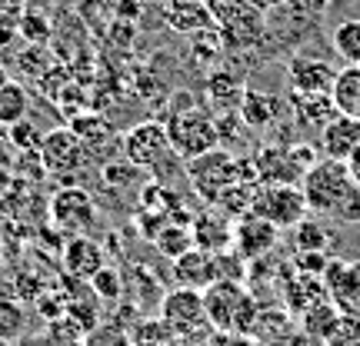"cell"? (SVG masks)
Wrapping results in <instances>:
<instances>
[{
    "instance_id": "7a4b0ae2",
    "label": "cell",
    "mask_w": 360,
    "mask_h": 346,
    "mask_svg": "<svg viewBox=\"0 0 360 346\" xmlns=\"http://www.w3.org/2000/svg\"><path fill=\"white\" fill-rule=\"evenodd\" d=\"M204 310H207V323L227 336H250L254 323L260 317L257 296L250 293L244 283L233 280H217L214 286H207Z\"/></svg>"
},
{
    "instance_id": "ab89813d",
    "label": "cell",
    "mask_w": 360,
    "mask_h": 346,
    "mask_svg": "<svg viewBox=\"0 0 360 346\" xmlns=\"http://www.w3.org/2000/svg\"><path fill=\"white\" fill-rule=\"evenodd\" d=\"M254 7H270V4H281V0H250Z\"/></svg>"
},
{
    "instance_id": "d590c367",
    "label": "cell",
    "mask_w": 360,
    "mask_h": 346,
    "mask_svg": "<svg viewBox=\"0 0 360 346\" xmlns=\"http://www.w3.org/2000/svg\"><path fill=\"white\" fill-rule=\"evenodd\" d=\"M20 37L27 44H44L51 37V20L44 13H20Z\"/></svg>"
},
{
    "instance_id": "e0dca14e",
    "label": "cell",
    "mask_w": 360,
    "mask_h": 346,
    "mask_svg": "<svg viewBox=\"0 0 360 346\" xmlns=\"http://www.w3.org/2000/svg\"><path fill=\"white\" fill-rule=\"evenodd\" d=\"M244 80L227 74V70H214L204 84V97H207V110L214 117H233L240 110L244 100Z\"/></svg>"
},
{
    "instance_id": "4fadbf2b",
    "label": "cell",
    "mask_w": 360,
    "mask_h": 346,
    "mask_svg": "<svg viewBox=\"0 0 360 346\" xmlns=\"http://www.w3.org/2000/svg\"><path fill=\"white\" fill-rule=\"evenodd\" d=\"M170 263H174V267H170L174 283H177V286H187V290H200V293H204L207 286H214V283L220 280L217 253H207L200 246L187 250L184 257L170 260Z\"/></svg>"
},
{
    "instance_id": "44dd1931",
    "label": "cell",
    "mask_w": 360,
    "mask_h": 346,
    "mask_svg": "<svg viewBox=\"0 0 360 346\" xmlns=\"http://www.w3.org/2000/svg\"><path fill=\"white\" fill-rule=\"evenodd\" d=\"M287 103H290V110H294L297 124L307 130H317V133L323 130L327 120L337 117V107H334V100H330V93H290Z\"/></svg>"
},
{
    "instance_id": "484cf974",
    "label": "cell",
    "mask_w": 360,
    "mask_h": 346,
    "mask_svg": "<svg viewBox=\"0 0 360 346\" xmlns=\"http://www.w3.org/2000/svg\"><path fill=\"white\" fill-rule=\"evenodd\" d=\"M290 230H294L290 233L294 253H327V246L334 244V233L314 217H304L297 227H290Z\"/></svg>"
},
{
    "instance_id": "9c48e42d",
    "label": "cell",
    "mask_w": 360,
    "mask_h": 346,
    "mask_svg": "<svg viewBox=\"0 0 360 346\" xmlns=\"http://www.w3.org/2000/svg\"><path fill=\"white\" fill-rule=\"evenodd\" d=\"M37 160L51 177H70V173H77V170L84 167L87 150H84V143L70 133V127H57V130H47V133H44Z\"/></svg>"
},
{
    "instance_id": "ac0fdd59",
    "label": "cell",
    "mask_w": 360,
    "mask_h": 346,
    "mask_svg": "<svg viewBox=\"0 0 360 346\" xmlns=\"http://www.w3.org/2000/svg\"><path fill=\"white\" fill-rule=\"evenodd\" d=\"M360 147V120L347 114H337L321 130V154L327 160H347Z\"/></svg>"
},
{
    "instance_id": "7402d4cb",
    "label": "cell",
    "mask_w": 360,
    "mask_h": 346,
    "mask_svg": "<svg viewBox=\"0 0 360 346\" xmlns=\"http://www.w3.org/2000/svg\"><path fill=\"white\" fill-rule=\"evenodd\" d=\"M254 340L260 346H290L294 343V323L287 310H260L257 323H254Z\"/></svg>"
},
{
    "instance_id": "6da1fadb",
    "label": "cell",
    "mask_w": 360,
    "mask_h": 346,
    "mask_svg": "<svg viewBox=\"0 0 360 346\" xmlns=\"http://www.w3.org/2000/svg\"><path fill=\"white\" fill-rule=\"evenodd\" d=\"M300 190L307 200V210L317 217L344 220V223H360V187L347 173L344 160H317L304 173Z\"/></svg>"
},
{
    "instance_id": "74e56055",
    "label": "cell",
    "mask_w": 360,
    "mask_h": 346,
    "mask_svg": "<svg viewBox=\"0 0 360 346\" xmlns=\"http://www.w3.org/2000/svg\"><path fill=\"white\" fill-rule=\"evenodd\" d=\"M327 263H330V257H327V253H297V257H294L297 273H304V277H323Z\"/></svg>"
},
{
    "instance_id": "60d3db41",
    "label": "cell",
    "mask_w": 360,
    "mask_h": 346,
    "mask_svg": "<svg viewBox=\"0 0 360 346\" xmlns=\"http://www.w3.org/2000/svg\"><path fill=\"white\" fill-rule=\"evenodd\" d=\"M4 267H7V263H4V246H0V280H4Z\"/></svg>"
},
{
    "instance_id": "d6986e66",
    "label": "cell",
    "mask_w": 360,
    "mask_h": 346,
    "mask_svg": "<svg viewBox=\"0 0 360 346\" xmlns=\"http://www.w3.org/2000/svg\"><path fill=\"white\" fill-rule=\"evenodd\" d=\"M283 114V100L277 97V93H267V90H244V100H240V110H237V117H240V124L250 130H267L274 127L277 120H281Z\"/></svg>"
},
{
    "instance_id": "f35d334b",
    "label": "cell",
    "mask_w": 360,
    "mask_h": 346,
    "mask_svg": "<svg viewBox=\"0 0 360 346\" xmlns=\"http://www.w3.org/2000/svg\"><path fill=\"white\" fill-rule=\"evenodd\" d=\"M344 164H347V173H350V177H354V183H357V187H360V147H357V150H354V154L347 157V160H344Z\"/></svg>"
},
{
    "instance_id": "cb8c5ba5",
    "label": "cell",
    "mask_w": 360,
    "mask_h": 346,
    "mask_svg": "<svg viewBox=\"0 0 360 346\" xmlns=\"http://www.w3.org/2000/svg\"><path fill=\"white\" fill-rule=\"evenodd\" d=\"M300 317H304V333L314 336V340H321V343H327V340L337 333L340 320H344V313H340V310H337L330 300L314 303V307L304 310Z\"/></svg>"
},
{
    "instance_id": "8d00e7d4",
    "label": "cell",
    "mask_w": 360,
    "mask_h": 346,
    "mask_svg": "<svg viewBox=\"0 0 360 346\" xmlns=\"http://www.w3.org/2000/svg\"><path fill=\"white\" fill-rule=\"evenodd\" d=\"M17 37H20V13L11 7H0V51L11 47Z\"/></svg>"
},
{
    "instance_id": "836d02e7",
    "label": "cell",
    "mask_w": 360,
    "mask_h": 346,
    "mask_svg": "<svg viewBox=\"0 0 360 346\" xmlns=\"http://www.w3.org/2000/svg\"><path fill=\"white\" fill-rule=\"evenodd\" d=\"M11 130V143L20 150V154H37L40 150V143H44V133H40L30 120H20V124H13Z\"/></svg>"
},
{
    "instance_id": "d6a6232c",
    "label": "cell",
    "mask_w": 360,
    "mask_h": 346,
    "mask_svg": "<svg viewBox=\"0 0 360 346\" xmlns=\"http://www.w3.org/2000/svg\"><path fill=\"white\" fill-rule=\"evenodd\" d=\"M207 11H210V17H214V24L224 27V24H231V20H237L244 11H250L254 4L250 0H200Z\"/></svg>"
},
{
    "instance_id": "d4e9b609",
    "label": "cell",
    "mask_w": 360,
    "mask_h": 346,
    "mask_svg": "<svg viewBox=\"0 0 360 346\" xmlns=\"http://www.w3.org/2000/svg\"><path fill=\"white\" fill-rule=\"evenodd\" d=\"M70 133L84 143L87 154H94V150H101V147H107L114 140V130H110V124L101 114H77L70 120Z\"/></svg>"
},
{
    "instance_id": "277c9868",
    "label": "cell",
    "mask_w": 360,
    "mask_h": 346,
    "mask_svg": "<svg viewBox=\"0 0 360 346\" xmlns=\"http://www.w3.org/2000/svg\"><path fill=\"white\" fill-rule=\"evenodd\" d=\"M167 127L170 150L177 160H193L200 154H210L220 147V124L217 117L210 114L207 107H184V110H170V117L164 120Z\"/></svg>"
},
{
    "instance_id": "7c38bea8",
    "label": "cell",
    "mask_w": 360,
    "mask_h": 346,
    "mask_svg": "<svg viewBox=\"0 0 360 346\" xmlns=\"http://www.w3.org/2000/svg\"><path fill=\"white\" fill-rule=\"evenodd\" d=\"M281 240V230L267 223V220L254 217V213H247L233 223V246H237V257L240 260H250V263H257L264 260L277 246Z\"/></svg>"
},
{
    "instance_id": "ffe728a7",
    "label": "cell",
    "mask_w": 360,
    "mask_h": 346,
    "mask_svg": "<svg viewBox=\"0 0 360 346\" xmlns=\"http://www.w3.org/2000/svg\"><path fill=\"white\" fill-rule=\"evenodd\" d=\"M164 20H167L170 30L177 34H200V30H214V17L200 0H164Z\"/></svg>"
},
{
    "instance_id": "4316f807",
    "label": "cell",
    "mask_w": 360,
    "mask_h": 346,
    "mask_svg": "<svg viewBox=\"0 0 360 346\" xmlns=\"http://www.w3.org/2000/svg\"><path fill=\"white\" fill-rule=\"evenodd\" d=\"M27 110H30V93H27L24 84L17 80H7L0 87V127H13L27 120Z\"/></svg>"
},
{
    "instance_id": "5bb4252c",
    "label": "cell",
    "mask_w": 360,
    "mask_h": 346,
    "mask_svg": "<svg viewBox=\"0 0 360 346\" xmlns=\"http://www.w3.org/2000/svg\"><path fill=\"white\" fill-rule=\"evenodd\" d=\"M334 77H337V70L327 64V60L304 57V53H294V57L287 60L290 93H330Z\"/></svg>"
},
{
    "instance_id": "e575fe53",
    "label": "cell",
    "mask_w": 360,
    "mask_h": 346,
    "mask_svg": "<svg viewBox=\"0 0 360 346\" xmlns=\"http://www.w3.org/2000/svg\"><path fill=\"white\" fill-rule=\"evenodd\" d=\"M170 220H174L170 217V210H150V206H143L141 217H137V230H141L143 240H150V244H154V237L167 227Z\"/></svg>"
},
{
    "instance_id": "3957f363",
    "label": "cell",
    "mask_w": 360,
    "mask_h": 346,
    "mask_svg": "<svg viewBox=\"0 0 360 346\" xmlns=\"http://www.w3.org/2000/svg\"><path fill=\"white\" fill-rule=\"evenodd\" d=\"M184 173L191 180V187L197 190V197H204L207 204H217V197L227 187H233L237 180H250V183H257L254 177V164L250 160H240V157H233L231 150H210V154H200L193 157V160H184Z\"/></svg>"
},
{
    "instance_id": "b9f144b4",
    "label": "cell",
    "mask_w": 360,
    "mask_h": 346,
    "mask_svg": "<svg viewBox=\"0 0 360 346\" xmlns=\"http://www.w3.org/2000/svg\"><path fill=\"white\" fill-rule=\"evenodd\" d=\"M7 80H11V77H7V70H4V67H0V87H4V84H7Z\"/></svg>"
},
{
    "instance_id": "7bdbcfd3",
    "label": "cell",
    "mask_w": 360,
    "mask_h": 346,
    "mask_svg": "<svg viewBox=\"0 0 360 346\" xmlns=\"http://www.w3.org/2000/svg\"><path fill=\"white\" fill-rule=\"evenodd\" d=\"M0 346H7V343H4V340H0Z\"/></svg>"
},
{
    "instance_id": "8fae6325",
    "label": "cell",
    "mask_w": 360,
    "mask_h": 346,
    "mask_svg": "<svg viewBox=\"0 0 360 346\" xmlns=\"http://www.w3.org/2000/svg\"><path fill=\"white\" fill-rule=\"evenodd\" d=\"M323 290L344 317H360V267L347 260H330L323 270Z\"/></svg>"
},
{
    "instance_id": "5b68a950",
    "label": "cell",
    "mask_w": 360,
    "mask_h": 346,
    "mask_svg": "<svg viewBox=\"0 0 360 346\" xmlns=\"http://www.w3.org/2000/svg\"><path fill=\"white\" fill-rule=\"evenodd\" d=\"M250 164H254L257 183H290V187H300L304 173L317 164V150L314 147H260Z\"/></svg>"
},
{
    "instance_id": "603a6c76",
    "label": "cell",
    "mask_w": 360,
    "mask_h": 346,
    "mask_svg": "<svg viewBox=\"0 0 360 346\" xmlns=\"http://www.w3.org/2000/svg\"><path fill=\"white\" fill-rule=\"evenodd\" d=\"M330 100H334L337 114H347L360 120V64H347L337 70L334 87H330Z\"/></svg>"
},
{
    "instance_id": "83f0119b",
    "label": "cell",
    "mask_w": 360,
    "mask_h": 346,
    "mask_svg": "<svg viewBox=\"0 0 360 346\" xmlns=\"http://www.w3.org/2000/svg\"><path fill=\"white\" fill-rule=\"evenodd\" d=\"M154 246L160 250V257L177 260V257H184L187 250H193V233H191V227H187V223L170 220L167 227L154 237Z\"/></svg>"
},
{
    "instance_id": "52a82bcc",
    "label": "cell",
    "mask_w": 360,
    "mask_h": 346,
    "mask_svg": "<svg viewBox=\"0 0 360 346\" xmlns=\"http://www.w3.org/2000/svg\"><path fill=\"white\" fill-rule=\"evenodd\" d=\"M51 223L53 230L64 233V237H87L97 227V200L90 197V190L70 183V187L53 193Z\"/></svg>"
},
{
    "instance_id": "8992f818",
    "label": "cell",
    "mask_w": 360,
    "mask_h": 346,
    "mask_svg": "<svg viewBox=\"0 0 360 346\" xmlns=\"http://www.w3.org/2000/svg\"><path fill=\"white\" fill-rule=\"evenodd\" d=\"M250 213L274 223L277 230H290V227H297L300 220L307 217L310 210L300 187H290V183H257Z\"/></svg>"
},
{
    "instance_id": "f1b7e54d",
    "label": "cell",
    "mask_w": 360,
    "mask_h": 346,
    "mask_svg": "<svg viewBox=\"0 0 360 346\" xmlns=\"http://www.w3.org/2000/svg\"><path fill=\"white\" fill-rule=\"evenodd\" d=\"M287 290H290L287 300H290V310H294V313H304V310H310L314 303L327 300V290H323L321 277H304V273H297Z\"/></svg>"
},
{
    "instance_id": "9a60e30c",
    "label": "cell",
    "mask_w": 360,
    "mask_h": 346,
    "mask_svg": "<svg viewBox=\"0 0 360 346\" xmlns=\"http://www.w3.org/2000/svg\"><path fill=\"white\" fill-rule=\"evenodd\" d=\"M191 233H193V246H200L207 253H227L233 246V220L210 204H207L200 217H193Z\"/></svg>"
},
{
    "instance_id": "4dcf8cb0",
    "label": "cell",
    "mask_w": 360,
    "mask_h": 346,
    "mask_svg": "<svg viewBox=\"0 0 360 346\" xmlns=\"http://www.w3.org/2000/svg\"><path fill=\"white\" fill-rule=\"evenodd\" d=\"M90 290L97 293L101 303H114L124 296V277H120V270L114 267H101L94 273V280H90Z\"/></svg>"
},
{
    "instance_id": "2e32d148",
    "label": "cell",
    "mask_w": 360,
    "mask_h": 346,
    "mask_svg": "<svg viewBox=\"0 0 360 346\" xmlns=\"http://www.w3.org/2000/svg\"><path fill=\"white\" fill-rule=\"evenodd\" d=\"M60 263H64V273L70 280H84L90 283L94 273L101 267H107V257H103V246L90 237H70L60 250Z\"/></svg>"
},
{
    "instance_id": "ba28073f",
    "label": "cell",
    "mask_w": 360,
    "mask_h": 346,
    "mask_svg": "<svg viewBox=\"0 0 360 346\" xmlns=\"http://www.w3.org/2000/svg\"><path fill=\"white\" fill-rule=\"evenodd\" d=\"M120 150H124V160L134 164L137 170H160L174 157L167 127L160 120H143L137 127H130L120 137Z\"/></svg>"
},
{
    "instance_id": "30bf717a",
    "label": "cell",
    "mask_w": 360,
    "mask_h": 346,
    "mask_svg": "<svg viewBox=\"0 0 360 346\" xmlns=\"http://www.w3.org/2000/svg\"><path fill=\"white\" fill-rule=\"evenodd\" d=\"M160 317L170 326V333L191 336L207 326V310L204 293L200 290H187V286H174L164 300H160Z\"/></svg>"
},
{
    "instance_id": "1f68e13d",
    "label": "cell",
    "mask_w": 360,
    "mask_h": 346,
    "mask_svg": "<svg viewBox=\"0 0 360 346\" xmlns=\"http://www.w3.org/2000/svg\"><path fill=\"white\" fill-rule=\"evenodd\" d=\"M334 47H337V53H340L344 60L360 64V20H344V24H337Z\"/></svg>"
},
{
    "instance_id": "f546056e",
    "label": "cell",
    "mask_w": 360,
    "mask_h": 346,
    "mask_svg": "<svg viewBox=\"0 0 360 346\" xmlns=\"http://www.w3.org/2000/svg\"><path fill=\"white\" fill-rule=\"evenodd\" d=\"M24 330H27V310L17 300L4 296L0 300V340L13 343L17 336H24Z\"/></svg>"
}]
</instances>
